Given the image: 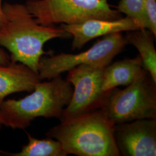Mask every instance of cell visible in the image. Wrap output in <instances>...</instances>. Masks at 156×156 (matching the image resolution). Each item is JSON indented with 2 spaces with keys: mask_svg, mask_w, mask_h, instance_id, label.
Instances as JSON below:
<instances>
[{
  "mask_svg": "<svg viewBox=\"0 0 156 156\" xmlns=\"http://www.w3.org/2000/svg\"><path fill=\"white\" fill-rule=\"evenodd\" d=\"M2 126H3V125L2 124V123H1V122H0V131H1V129H2ZM9 153H8V152H7V151H2V150H1V149H0V155L8 156V155H9Z\"/></svg>",
  "mask_w": 156,
  "mask_h": 156,
  "instance_id": "18",
  "label": "cell"
},
{
  "mask_svg": "<svg viewBox=\"0 0 156 156\" xmlns=\"http://www.w3.org/2000/svg\"><path fill=\"white\" fill-rule=\"evenodd\" d=\"M2 0H0V27L2 26L3 23L5 22V16L2 9Z\"/></svg>",
  "mask_w": 156,
  "mask_h": 156,
  "instance_id": "17",
  "label": "cell"
},
{
  "mask_svg": "<svg viewBox=\"0 0 156 156\" xmlns=\"http://www.w3.org/2000/svg\"><path fill=\"white\" fill-rule=\"evenodd\" d=\"M11 62L10 56L0 48V65H6Z\"/></svg>",
  "mask_w": 156,
  "mask_h": 156,
  "instance_id": "16",
  "label": "cell"
},
{
  "mask_svg": "<svg viewBox=\"0 0 156 156\" xmlns=\"http://www.w3.org/2000/svg\"><path fill=\"white\" fill-rule=\"evenodd\" d=\"M128 32L125 37L127 44L133 45L138 50L144 69L156 83V50L154 35L146 28Z\"/></svg>",
  "mask_w": 156,
  "mask_h": 156,
  "instance_id": "12",
  "label": "cell"
},
{
  "mask_svg": "<svg viewBox=\"0 0 156 156\" xmlns=\"http://www.w3.org/2000/svg\"><path fill=\"white\" fill-rule=\"evenodd\" d=\"M146 73L140 55L117 61L104 69L102 89L107 93L120 86H127Z\"/></svg>",
  "mask_w": 156,
  "mask_h": 156,
  "instance_id": "11",
  "label": "cell"
},
{
  "mask_svg": "<svg viewBox=\"0 0 156 156\" xmlns=\"http://www.w3.org/2000/svg\"><path fill=\"white\" fill-rule=\"evenodd\" d=\"M99 109L115 124L156 119V83L146 73L124 89L108 91Z\"/></svg>",
  "mask_w": 156,
  "mask_h": 156,
  "instance_id": "4",
  "label": "cell"
},
{
  "mask_svg": "<svg viewBox=\"0 0 156 156\" xmlns=\"http://www.w3.org/2000/svg\"><path fill=\"white\" fill-rule=\"evenodd\" d=\"M29 12L39 24H75L90 19L115 20L122 17L108 0H27Z\"/></svg>",
  "mask_w": 156,
  "mask_h": 156,
  "instance_id": "5",
  "label": "cell"
},
{
  "mask_svg": "<svg viewBox=\"0 0 156 156\" xmlns=\"http://www.w3.org/2000/svg\"><path fill=\"white\" fill-rule=\"evenodd\" d=\"M5 22L0 27V46L10 53L12 62H20L38 73L45 44L55 38L72 37L62 28L39 24L25 5H2Z\"/></svg>",
  "mask_w": 156,
  "mask_h": 156,
  "instance_id": "1",
  "label": "cell"
},
{
  "mask_svg": "<svg viewBox=\"0 0 156 156\" xmlns=\"http://www.w3.org/2000/svg\"><path fill=\"white\" fill-rule=\"evenodd\" d=\"M60 28L71 35L72 49L75 50L81 49L89 41L97 37L145 27L139 20L127 16L112 20L90 19L75 24H62Z\"/></svg>",
  "mask_w": 156,
  "mask_h": 156,
  "instance_id": "9",
  "label": "cell"
},
{
  "mask_svg": "<svg viewBox=\"0 0 156 156\" xmlns=\"http://www.w3.org/2000/svg\"><path fill=\"white\" fill-rule=\"evenodd\" d=\"M128 44L121 33L105 35L88 50L79 54H60L42 57L39 62L38 75L41 80H50L79 65L86 64L105 68Z\"/></svg>",
  "mask_w": 156,
  "mask_h": 156,
  "instance_id": "6",
  "label": "cell"
},
{
  "mask_svg": "<svg viewBox=\"0 0 156 156\" xmlns=\"http://www.w3.org/2000/svg\"><path fill=\"white\" fill-rule=\"evenodd\" d=\"M28 142L23 146L21 151L10 153L9 156H66L61 143L57 140L49 138L39 140L27 134Z\"/></svg>",
  "mask_w": 156,
  "mask_h": 156,
  "instance_id": "13",
  "label": "cell"
},
{
  "mask_svg": "<svg viewBox=\"0 0 156 156\" xmlns=\"http://www.w3.org/2000/svg\"><path fill=\"white\" fill-rule=\"evenodd\" d=\"M145 2L150 23L149 31L156 37V0H145Z\"/></svg>",
  "mask_w": 156,
  "mask_h": 156,
  "instance_id": "15",
  "label": "cell"
},
{
  "mask_svg": "<svg viewBox=\"0 0 156 156\" xmlns=\"http://www.w3.org/2000/svg\"><path fill=\"white\" fill-rule=\"evenodd\" d=\"M114 136L120 155L156 156V119L115 124Z\"/></svg>",
  "mask_w": 156,
  "mask_h": 156,
  "instance_id": "8",
  "label": "cell"
},
{
  "mask_svg": "<svg viewBox=\"0 0 156 156\" xmlns=\"http://www.w3.org/2000/svg\"><path fill=\"white\" fill-rule=\"evenodd\" d=\"M73 93V85L61 75L41 81L27 96L4 101L0 106V122L13 129H24L38 117L60 119Z\"/></svg>",
  "mask_w": 156,
  "mask_h": 156,
  "instance_id": "3",
  "label": "cell"
},
{
  "mask_svg": "<svg viewBox=\"0 0 156 156\" xmlns=\"http://www.w3.org/2000/svg\"><path fill=\"white\" fill-rule=\"evenodd\" d=\"M117 10L127 16L139 20L146 29L149 30L150 23L145 5V0H121Z\"/></svg>",
  "mask_w": 156,
  "mask_h": 156,
  "instance_id": "14",
  "label": "cell"
},
{
  "mask_svg": "<svg viewBox=\"0 0 156 156\" xmlns=\"http://www.w3.org/2000/svg\"><path fill=\"white\" fill-rule=\"evenodd\" d=\"M115 126L100 109H97L62 121L46 134L58 140L67 154L119 156Z\"/></svg>",
  "mask_w": 156,
  "mask_h": 156,
  "instance_id": "2",
  "label": "cell"
},
{
  "mask_svg": "<svg viewBox=\"0 0 156 156\" xmlns=\"http://www.w3.org/2000/svg\"><path fill=\"white\" fill-rule=\"evenodd\" d=\"M104 68L82 64L68 71L67 80L73 85V95L62 112L61 122L100 108L108 93L102 89Z\"/></svg>",
  "mask_w": 156,
  "mask_h": 156,
  "instance_id": "7",
  "label": "cell"
},
{
  "mask_svg": "<svg viewBox=\"0 0 156 156\" xmlns=\"http://www.w3.org/2000/svg\"><path fill=\"white\" fill-rule=\"evenodd\" d=\"M41 81L38 73L22 63L0 65V106L8 95L31 93Z\"/></svg>",
  "mask_w": 156,
  "mask_h": 156,
  "instance_id": "10",
  "label": "cell"
}]
</instances>
